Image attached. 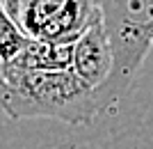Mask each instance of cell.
<instances>
[{
  "mask_svg": "<svg viewBox=\"0 0 153 149\" xmlns=\"http://www.w3.org/2000/svg\"><path fill=\"white\" fill-rule=\"evenodd\" d=\"M9 99L5 115L12 119H59L66 124H89L103 110L96 92L73 69L30 71L2 64Z\"/></svg>",
  "mask_w": 153,
  "mask_h": 149,
  "instance_id": "1",
  "label": "cell"
},
{
  "mask_svg": "<svg viewBox=\"0 0 153 149\" xmlns=\"http://www.w3.org/2000/svg\"><path fill=\"white\" fill-rule=\"evenodd\" d=\"M114 46L112 78L96 92L101 108L119 101L153 46V0H96Z\"/></svg>",
  "mask_w": 153,
  "mask_h": 149,
  "instance_id": "2",
  "label": "cell"
},
{
  "mask_svg": "<svg viewBox=\"0 0 153 149\" xmlns=\"http://www.w3.org/2000/svg\"><path fill=\"white\" fill-rule=\"evenodd\" d=\"M12 16L30 37L76 41L101 16V7L96 0H19Z\"/></svg>",
  "mask_w": 153,
  "mask_h": 149,
  "instance_id": "3",
  "label": "cell"
},
{
  "mask_svg": "<svg viewBox=\"0 0 153 149\" xmlns=\"http://www.w3.org/2000/svg\"><path fill=\"white\" fill-rule=\"evenodd\" d=\"M71 69L94 92H98L112 78V71H114V46H112L108 28L103 23V14L96 16L94 23L73 41Z\"/></svg>",
  "mask_w": 153,
  "mask_h": 149,
  "instance_id": "4",
  "label": "cell"
},
{
  "mask_svg": "<svg viewBox=\"0 0 153 149\" xmlns=\"http://www.w3.org/2000/svg\"><path fill=\"white\" fill-rule=\"evenodd\" d=\"M71 62H73V41H48L32 37L25 48L7 64L30 71H55V69H71Z\"/></svg>",
  "mask_w": 153,
  "mask_h": 149,
  "instance_id": "5",
  "label": "cell"
},
{
  "mask_svg": "<svg viewBox=\"0 0 153 149\" xmlns=\"http://www.w3.org/2000/svg\"><path fill=\"white\" fill-rule=\"evenodd\" d=\"M30 34L7 9L5 0H0V62L7 64L19 55L30 41Z\"/></svg>",
  "mask_w": 153,
  "mask_h": 149,
  "instance_id": "6",
  "label": "cell"
},
{
  "mask_svg": "<svg viewBox=\"0 0 153 149\" xmlns=\"http://www.w3.org/2000/svg\"><path fill=\"white\" fill-rule=\"evenodd\" d=\"M7 99H9V87H7L5 71H2V62H0V110H5Z\"/></svg>",
  "mask_w": 153,
  "mask_h": 149,
  "instance_id": "7",
  "label": "cell"
},
{
  "mask_svg": "<svg viewBox=\"0 0 153 149\" xmlns=\"http://www.w3.org/2000/svg\"><path fill=\"white\" fill-rule=\"evenodd\" d=\"M16 2H19V0H5V5H7V9H9V12L16 7Z\"/></svg>",
  "mask_w": 153,
  "mask_h": 149,
  "instance_id": "8",
  "label": "cell"
}]
</instances>
